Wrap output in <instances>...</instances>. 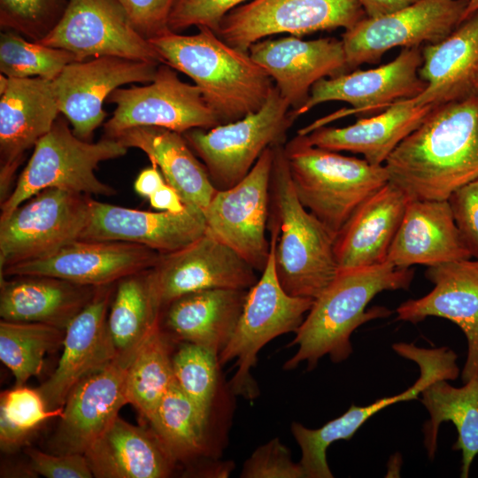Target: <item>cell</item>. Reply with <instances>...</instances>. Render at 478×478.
Wrapping results in <instances>:
<instances>
[{"instance_id": "60d3db41", "label": "cell", "mask_w": 478, "mask_h": 478, "mask_svg": "<svg viewBox=\"0 0 478 478\" xmlns=\"http://www.w3.org/2000/svg\"><path fill=\"white\" fill-rule=\"evenodd\" d=\"M172 362L181 390L209 416L218 384V356L203 346L184 342Z\"/></svg>"}, {"instance_id": "7dc6e473", "label": "cell", "mask_w": 478, "mask_h": 478, "mask_svg": "<svg viewBox=\"0 0 478 478\" xmlns=\"http://www.w3.org/2000/svg\"><path fill=\"white\" fill-rule=\"evenodd\" d=\"M448 201L458 227L478 258V179L454 191Z\"/></svg>"}, {"instance_id": "5bb4252c", "label": "cell", "mask_w": 478, "mask_h": 478, "mask_svg": "<svg viewBox=\"0 0 478 478\" xmlns=\"http://www.w3.org/2000/svg\"><path fill=\"white\" fill-rule=\"evenodd\" d=\"M273 161L271 146L243 180L229 189L217 190L204 212L206 231L260 273L267 264L270 251L266 232Z\"/></svg>"}, {"instance_id": "4fadbf2b", "label": "cell", "mask_w": 478, "mask_h": 478, "mask_svg": "<svg viewBox=\"0 0 478 478\" xmlns=\"http://www.w3.org/2000/svg\"><path fill=\"white\" fill-rule=\"evenodd\" d=\"M466 0H418L389 14L365 18L342 35L346 72L377 63L389 50L433 44L463 20Z\"/></svg>"}, {"instance_id": "d6986e66", "label": "cell", "mask_w": 478, "mask_h": 478, "mask_svg": "<svg viewBox=\"0 0 478 478\" xmlns=\"http://www.w3.org/2000/svg\"><path fill=\"white\" fill-rule=\"evenodd\" d=\"M133 358L117 356L72 389L50 440L54 453L84 454L115 420L128 404L126 376Z\"/></svg>"}, {"instance_id": "3957f363", "label": "cell", "mask_w": 478, "mask_h": 478, "mask_svg": "<svg viewBox=\"0 0 478 478\" xmlns=\"http://www.w3.org/2000/svg\"><path fill=\"white\" fill-rule=\"evenodd\" d=\"M195 35L169 30L149 39L162 63L191 78L222 124L258 111L274 86L250 56L206 27Z\"/></svg>"}, {"instance_id": "8d00e7d4", "label": "cell", "mask_w": 478, "mask_h": 478, "mask_svg": "<svg viewBox=\"0 0 478 478\" xmlns=\"http://www.w3.org/2000/svg\"><path fill=\"white\" fill-rule=\"evenodd\" d=\"M208 418L174 380L148 422L177 461L195 457L204 450Z\"/></svg>"}, {"instance_id": "7bdbcfd3", "label": "cell", "mask_w": 478, "mask_h": 478, "mask_svg": "<svg viewBox=\"0 0 478 478\" xmlns=\"http://www.w3.org/2000/svg\"><path fill=\"white\" fill-rule=\"evenodd\" d=\"M243 478H305L299 463L291 459L289 448L278 438L257 448L244 462Z\"/></svg>"}, {"instance_id": "9c48e42d", "label": "cell", "mask_w": 478, "mask_h": 478, "mask_svg": "<svg viewBox=\"0 0 478 478\" xmlns=\"http://www.w3.org/2000/svg\"><path fill=\"white\" fill-rule=\"evenodd\" d=\"M91 198L49 188L0 219V272L47 258L79 240L89 220Z\"/></svg>"}, {"instance_id": "52a82bcc", "label": "cell", "mask_w": 478, "mask_h": 478, "mask_svg": "<svg viewBox=\"0 0 478 478\" xmlns=\"http://www.w3.org/2000/svg\"><path fill=\"white\" fill-rule=\"evenodd\" d=\"M268 230L270 251L267 264L260 278L247 290L235 331L218 357L220 365L235 359L236 372L230 381L231 390L248 399L258 395L251 369L257 362L258 351L274 338L296 332L314 301L291 296L281 287L274 261L279 227L270 219Z\"/></svg>"}, {"instance_id": "f6af8a7d", "label": "cell", "mask_w": 478, "mask_h": 478, "mask_svg": "<svg viewBox=\"0 0 478 478\" xmlns=\"http://www.w3.org/2000/svg\"><path fill=\"white\" fill-rule=\"evenodd\" d=\"M136 31L149 40L170 30L169 18L177 0H117Z\"/></svg>"}, {"instance_id": "bcb514c9", "label": "cell", "mask_w": 478, "mask_h": 478, "mask_svg": "<svg viewBox=\"0 0 478 478\" xmlns=\"http://www.w3.org/2000/svg\"><path fill=\"white\" fill-rule=\"evenodd\" d=\"M29 467L47 478H91L94 477L83 453H45L27 448Z\"/></svg>"}, {"instance_id": "f546056e", "label": "cell", "mask_w": 478, "mask_h": 478, "mask_svg": "<svg viewBox=\"0 0 478 478\" xmlns=\"http://www.w3.org/2000/svg\"><path fill=\"white\" fill-rule=\"evenodd\" d=\"M13 277L1 279L2 320L42 323L62 329L87 305L97 288L50 276Z\"/></svg>"}, {"instance_id": "603a6c76", "label": "cell", "mask_w": 478, "mask_h": 478, "mask_svg": "<svg viewBox=\"0 0 478 478\" xmlns=\"http://www.w3.org/2000/svg\"><path fill=\"white\" fill-rule=\"evenodd\" d=\"M0 98V202L11 193L24 155L53 127L60 113L52 81L9 78Z\"/></svg>"}, {"instance_id": "8992f818", "label": "cell", "mask_w": 478, "mask_h": 478, "mask_svg": "<svg viewBox=\"0 0 478 478\" xmlns=\"http://www.w3.org/2000/svg\"><path fill=\"white\" fill-rule=\"evenodd\" d=\"M66 120L58 117L51 129L35 143L15 186L1 203L0 219L49 188L88 196L116 193L96 177L95 170L103 161L124 156L128 148L105 135L96 143L81 140L70 129Z\"/></svg>"}, {"instance_id": "44dd1931", "label": "cell", "mask_w": 478, "mask_h": 478, "mask_svg": "<svg viewBox=\"0 0 478 478\" xmlns=\"http://www.w3.org/2000/svg\"><path fill=\"white\" fill-rule=\"evenodd\" d=\"M114 283L100 286L66 328L63 352L52 374L39 388L49 410L64 407L72 389L117 356L108 327Z\"/></svg>"}, {"instance_id": "ba28073f", "label": "cell", "mask_w": 478, "mask_h": 478, "mask_svg": "<svg viewBox=\"0 0 478 478\" xmlns=\"http://www.w3.org/2000/svg\"><path fill=\"white\" fill-rule=\"evenodd\" d=\"M296 119L274 86L258 111L210 129L193 128L182 135L202 159L214 187L223 190L243 180L266 148L285 144Z\"/></svg>"}, {"instance_id": "d590c367", "label": "cell", "mask_w": 478, "mask_h": 478, "mask_svg": "<svg viewBox=\"0 0 478 478\" xmlns=\"http://www.w3.org/2000/svg\"><path fill=\"white\" fill-rule=\"evenodd\" d=\"M174 380L169 344L159 323L143 343L127 368L128 404L149 421Z\"/></svg>"}, {"instance_id": "ffe728a7", "label": "cell", "mask_w": 478, "mask_h": 478, "mask_svg": "<svg viewBox=\"0 0 478 478\" xmlns=\"http://www.w3.org/2000/svg\"><path fill=\"white\" fill-rule=\"evenodd\" d=\"M205 231L204 212L189 204L181 212H150L91 198L89 220L79 240L126 242L166 254L188 246Z\"/></svg>"}, {"instance_id": "ab89813d", "label": "cell", "mask_w": 478, "mask_h": 478, "mask_svg": "<svg viewBox=\"0 0 478 478\" xmlns=\"http://www.w3.org/2000/svg\"><path fill=\"white\" fill-rule=\"evenodd\" d=\"M63 409L49 410L38 389L15 385L3 391L0 396L1 450L9 452L17 450L42 423L60 418Z\"/></svg>"}, {"instance_id": "e0dca14e", "label": "cell", "mask_w": 478, "mask_h": 478, "mask_svg": "<svg viewBox=\"0 0 478 478\" xmlns=\"http://www.w3.org/2000/svg\"><path fill=\"white\" fill-rule=\"evenodd\" d=\"M256 270L209 232L188 246L161 254L151 268L161 310L176 298L210 289H249L258 280Z\"/></svg>"}, {"instance_id": "277c9868", "label": "cell", "mask_w": 478, "mask_h": 478, "mask_svg": "<svg viewBox=\"0 0 478 478\" xmlns=\"http://www.w3.org/2000/svg\"><path fill=\"white\" fill-rule=\"evenodd\" d=\"M269 219L279 227L274 261L281 287L291 296L315 299L339 271L335 235L299 201L284 144L274 146Z\"/></svg>"}, {"instance_id": "484cf974", "label": "cell", "mask_w": 478, "mask_h": 478, "mask_svg": "<svg viewBox=\"0 0 478 478\" xmlns=\"http://www.w3.org/2000/svg\"><path fill=\"white\" fill-rule=\"evenodd\" d=\"M409 201V197L389 181L366 198L335 236L338 270L387 261Z\"/></svg>"}, {"instance_id": "f907efd6", "label": "cell", "mask_w": 478, "mask_h": 478, "mask_svg": "<svg viewBox=\"0 0 478 478\" xmlns=\"http://www.w3.org/2000/svg\"><path fill=\"white\" fill-rule=\"evenodd\" d=\"M418 0H358L364 9L366 18L376 19L405 6H408Z\"/></svg>"}, {"instance_id": "b9f144b4", "label": "cell", "mask_w": 478, "mask_h": 478, "mask_svg": "<svg viewBox=\"0 0 478 478\" xmlns=\"http://www.w3.org/2000/svg\"><path fill=\"white\" fill-rule=\"evenodd\" d=\"M69 0H0V26L36 42L58 23Z\"/></svg>"}, {"instance_id": "7c38bea8", "label": "cell", "mask_w": 478, "mask_h": 478, "mask_svg": "<svg viewBox=\"0 0 478 478\" xmlns=\"http://www.w3.org/2000/svg\"><path fill=\"white\" fill-rule=\"evenodd\" d=\"M421 65V47L403 48L392 61L379 67L320 79L312 87L307 102L297 112L291 110L297 118L316 105L331 101L346 102L352 108L320 119L299 129L297 135H308L351 114L379 112L398 101L419 96L427 87L419 75Z\"/></svg>"}, {"instance_id": "e575fe53", "label": "cell", "mask_w": 478, "mask_h": 478, "mask_svg": "<svg viewBox=\"0 0 478 478\" xmlns=\"http://www.w3.org/2000/svg\"><path fill=\"white\" fill-rule=\"evenodd\" d=\"M421 387L414 382L404 392L376 400L366 406L351 407L341 416L317 429L305 428L297 422L291 425L292 435L301 449L299 464L305 478H332L327 461V449L335 441L349 440L358 429L382 409L401 401L419 397Z\"/></svg>"}, {"instance_id": "4316f807", "label": "cell", "mask_w": 478, "mask_h": 478, "mask_svg": "<svg viewBox=\"0 0 478 478\" xmlns=\"http://www.w3.org/2000/svg\"><path fill=\"white\" fill-rule=\"evenodd\" d=\"M421 53L419 75L427 87L411 98L413 104L437 106L478 95V10Z\"/></svg>"}, {"instance_id": "4dcf8cb0", "label": "cell", "mask_w": 478, "mask_h": 478, "mask_svg": "<svg viewBox=\"0 0 478 478\" xmlns=\"http://www.w3.org/2000/svg\"><path fill=\"white\" fill-rule=\"evenodd\" d=\"M112 137L127 148L143 151L183 202L204 212L217 189L182 134L160 127L143 126L125 129Z\"/></svg>"}, {"instance_id": "5b68a950", "label": "cell", "mask_w": 478, "mask_h": 478, "mask_svg": "<svg viewBox=\"0 0 478 478\" xmlns=\"http://www.w3.org/2000/svg\"><path fill=\"white\" fill-rule=\"evenodd\" d=\"M284 152L299 201L335 236L354 211L389 181L384 165L311 145L300 135L284 144Z\"/></svg>"}, {"instance_id": "7a4b0ae2", "label": "cell", "mask_w": 478, "mask_h": 478, "mask_svg": "<svg viewBox=\"0 0 478 478\" xmlns=\"http://www.w3.org/2000/svg\"><path fill=\"white\" fill-rule=\"evenodd\" d=\"M412 278V269L396 267L389 261L338 271L295 332L289 346L297 345V351L284 369H294L305 361L311 370L326 355L335 363L348 358L352 353L353 331L369 320L391 314L382 306L367 310L370 301L384 290L408 289Z\"/></svg>"}, {"instance_id": "30bf717a", "label": "cell", "mask_w": 478, "mask_h": 478, "mask_svg": "<svg viewBox=\"0 0 478 478\" xmlns=\"http://www.w3.org/2000/svg\"><path fill=\"white\" fill-rule=\"evenodd\" d=\"M366 18L358 0H251L227 13L215 32L243 52L277 34L303 36L319 31L347 30Z\"/></svg>"}, {"instance_id": "ac0fdd59", "label": "cell", "mask_w": 478, "mask_h": 478, "mask_svg": "<svg viewBox=\"0 0 478 478\" xmlns=\"http://www.w3.org/2000/svg\"><path fill=\"white\" fill-rule=\"evenodd\" d=\"M159 258V252L141 244L76 240L47 258L9 266L0 276L42 275L100 287L152 268Z\"/></svg>"}, {"instance_id": "d4e9b609", "label": "cell", "mask_w": 478, "mask_h": 478, "mask_svg": "<svg viewBox=\"0 0 478 478\" xmlns=\"http://www.w3.org/2000/svg\"><path fill=\"white\" fill-rule=\"evenodd\" d=\"M474 251L458 227L448 200L410 199L387 261L396 267L469 259Z\"/></svg>"}, {"instance_id": "681fc988", "label": "cell", "mask_w": 478, "mask_h": 478, "mask_svg": "<svg viewBox=\"0 0 478 478\" xmlns=\"http://www.w3.org/2000/svg\"><path fill=\"white\" fill-rule=\"evenodd\" d=\"M166 182L158 166L151 163L150 166L139 173L135 181L134 188L138 195L149 199Z\"/></svg>"}, {"instance_id": "ee69618b", "label": "cell", "mask_w": 478, "mask_h": 478, "mask_svg": "<svg viewBox=\"0 0 478 478\" xmlns=\"http://www.w3.org/2000/svg\"><path fill=\"white\" fill-rule=\"evenodd\" d=\"M251 0H177L169 18L170 30L206 27L216 32L223 17Z\"/></svg>"}, {"instance_id": "9a60e30c", "label": "cell", "mask_w": 478, "mask_h": 478, "mask_svg": "<svg viewBox=\"0 0 478 478\" xmlns=\"http://www.w3.org/2000/svg\"><path fill=\"white\" fill-rule=\"evenodd\" d=\"M36 42L66 50L78 61L118 57L162 63L158 52L136 31L117 0H69L58 23Z\"/></svg>"}, {"instance_id": "7402d4cb", "label": "cell", "mask_w": 478, "mask_h": 478, "mask_svg": "<svg viewBox=\"0 0 478 478\" xmlns=\"http://www.w3.org/2000/svg\"><path fill=\"white\" fill-rule=\"evenodd\" d=\"M249 54L274 81L293 112L307 102L318 81L347 73L343 41L334 37L262 39L250 47Z\"/></svg>"}, {"instance_id": "1f68e13d", "label": "cell", "mask_w": 478, "mask_h": 478, "mask_svg": "<svg viewBox=\"0 0 478 478\" xmlns=\"http://www.w3.org/2000/svg\"><path fill=\"white\" fill-rule=\"evenodd\" d=\"M247 290L210 289L183 295L163 309L165 327L219 357L235 331Z\"/></svg>"}, {"instance_id": "74e56055", "label": "cell", "mask_w": 478, "mask_h": 478, "mask_svg": "<svg viewBox=\"0 0 478 478\" xmlns=\"http://www.w3.org/2000/svg\"><path fill=\"white\" fill-rule=\"evenodd\" d=\"M65 333L42 323L0 321V359L13 374L16 386L40 374L44 355L62 346Z\"/></svg>"}, {"instance_id": "c3c4849f", "label": "cell", "mask_w": 478, "mask_h": 478, "mask_svg": "<svg viewBox=\"0 0 478 478\" xmlns=\"http://www.w3.org/2000/svg\"><path fill=\"white\" fill-rule=\"evenodd\" d=\"M150 206L158 211L181 212L186 208L178 191L166 182L149 198Z\"/></svg>"}, {"instance_id": "f35d334b", "label": "cell", "mask_w": 478, "mask_h": 478, "mask_svg": "<svg viewBox=\"0 0 478 478\" xmlns=\"http://www.w3.org/2000/svg\"><path fill=\"white\" fill-rule=\"evenodd\" d=\"M75 61L72 52L27 40L16 31L3 29L0 34V71L9 78L53 81Z\"/></svg>"}, {"instance_id": "d6a6232c", "label": "cell", "mask_w": 478, "mask_h": 478, "mask_svg": "<svg viewBox=\"0 0 478 478\" xmlns=\"http://www.w3.org/2000/svg\"><path fill=\"white\" fill-rule=\"evenodd\" d=\"M438 378L421 391V402L429 414L424 426V444L430 459L437 448L440 425L451 421L456 427L458 439L452 449L460 451V477H468L470 466L478 454V374L462 387L457 388Z\"/></svg>"}, {"instance_id": "cb8c5ba5", "label": "cell", "mask_w": 478, "mask_h": 478, "mask_svg": "<svg viewBox=\"0 0 478 478\" xmlns=\"http://www.w3.org/2000/svg\"><path fill=\"white\" fill-rule=\"evenodd\" d=\"M426 277L435 285L426 296L397 308V320L413 324L434 316L459 326L467 342L463 382L478 374V260L459 259L428 266Z\"/></svg>"}, {"instance_id": "6da1fadb", "label": "cell", "mask_w": 478, "mask_h": 478, "mask_svg": "<svg viewBox=\"0 0 478 478\" xmlns=\"http://www.w3.org/2000/svg\"><path fill=\"white\" fill-rule=\"evenodd\" d=\"M384 166L410 199L448 200L478 179V95L435 106Z\"/></svg>"}, {"instance_id": "f1b7e54d", "label": "cell", "mask_w": 478, "mask_h": 478, "mask_svg": "<svg viewBox=\"0 0 478 478\" xmlns=\"http://www.w3.org/2000/svg\"><path fill=\"white\" fill-rule=\"evenodd\" d=\"M84 455L97 478H163L175 463L152 429L119 416Z\"/></svg>"}, {"instance_id": "83f0119b", "label": "cell", "mask_w": 478, "mask_h": 478, "mask_svg": "<svg viewBox=\"0 0 478 478\" xmlns=\"http://www.w3.org/2000/svg\"><path fill=\"white\" fill-rule=\"evenodd\" d=\"M435 106L398 101L378 114L344 127L322 126L303 135L313 146L359 153L372 165H384L399 143L412 133Z\"/></svg>"}, {"instance_id": "2e32d148", "label": "cell", "mask_w": 478, "mask_h": 478, "mask_svg": "<svg viewBox=\"0 0 478 478\" xmlns=\"http://www.w3.org/2000/svg\"><path fill=\"white\" fill-rule=\"evenodd\" d=\"M158 63L118 57L75 61L52 81L58 109L73 134L91 141L107 113L104 103L116 89L132 82H151Z\"/></svg>"}, {"instance_id": "816d5d0a", "label": "cell", "mask_w": 478, "mask_h": 478, "mask_svg": "<svg viewBox=\"0 0 478 478\" xmlns=\"http://www.w3.org/2000/svg\"><path fill=\"white\" fill-rule=\"evenodd\" d=\"M466 5L463 16V20L470 14L478 10V0H466Z\"/></svg>"}, {"instance_id": "836d02e7", "label": "cell", "mask_w": 478, "mask_h": 478, "mask_svg": "<svg viewBox=\"0 0 478 478\" xmlns=\"http://www.w3.org/2000/svg\"><path fill=\"white\" fill-rule=\"evenodd\" d=\"M109 309L107 327L117 354L133 358L160 323L151 268L120 280Z\"/></svg>"}, {"instance_id": "8fae6325", "label": "cell", "mask_w": 478, "mask_h": 478, "mask_svg": "<svg viewBox=\"0 0 478 478\" xmlns=\"http://www.w3.org/2000/svg\"><path fill=\"white\" fill-rule=\"evenodd\" d=\"M170 66L160 63L150 84L118 88L107 98L116 104L104 125V135L135 127L150 126L183 134L193 128L210 129L221 125L215 112L195 84L183 82Z\"/></svg>"}]
</instances>
